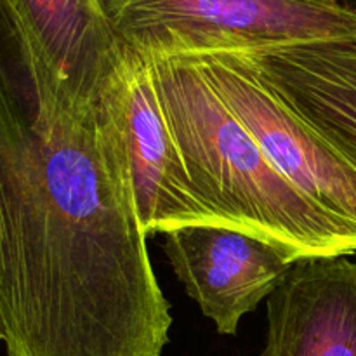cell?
<instances>
[{
    "label": "cell",
    "mask_w": 356,
    "mask_h": 356,
    "mask_svg": "<svg viewBox=\"0 0 356 356\" xmlns=\"http://www.w3.org/2000/svg\"><path fill=\"white\" fill-rule=\"evenodd\" d=\"M108 80L63 72L0 0V341L7 356H162L172 325Z\"/></svg>",
    "instance_id": "obj_1"
},
{
    "label": "cell",
    "mask_w": 356,
    "mask_h": 356,
    "mask_svg": "<svg viewBox=\"0 0 356 356\" xmlns=\"http://www.w3.org/2000/svg\"><path fill=\"white\" fill-rule=\"evenodd\" d=\"M33 40L68 75L108 80L120 73L127 45L97 0H7Z\"/></svg>",
    "instance_id": "obj_9"
},
{
    "label": "cell",
    "mask_w": 356,
    "mask_h": 356,
    "mask_svg": "<svg viewBox=\"0 0 356 356\" xmlns=\"http://www.w3.org/2000/svg\"><path fill=\"white\" fill-rule=\"evenodd\" d=\"M183 56L193 59L232 113L301 193L356 226V160L320 134L233 54Z\"/></svg>",
    "instance_id": "obj_4"
},
{
    "label": "cell",
    "mask_w": 356,
    "mask_h": 356,
    "mask_svg": "<svg viewBox=\"0 0 356 356\" xmlns=\"http://www.w3.org/2000/svg\"><path fill=\"white\" fill-rule=\"evenodd\" d=\"M141 54L184 165L222 226L259 236L298 261L356 252V226L320 207L278 170L193 59Z\"/></svg>",
    "instance_id": "obj_2"
},
{
    "label": "cell",
    "mask_w": 356,
    "mask_h": 356,
    "mask_svg": "<svg viewBox=\"0 0 356 356\" xmlns=\"http://www.w3.org/2000/svg\"><path fill=\"white\" fill-rule=\"evenodd\" d=\"M120 122L143 235L148 238L188 225H221L184 165L145 56L129 45Z\"/></svg>",
    "instance_id": "obj_6"
},
{
    "label": "cell",
    "mask_w": 356,
    "mask_h": 356,
    "mask_svg": "<svg viewBox=\"0 0 356 356\" xmlns=\"http://www.w3.org/2000/svg\"><path fill=\"white\" fill-rule=\"evenodd\" d=\"M162 235L177 280L225 336L236 334L240 320L277 291L298 261L229 226L188 225Z\"/></svg>",
    "instance_id": "obj_5"
},
{
    "label": "cell",
    "mask_w": 356,
    "mask_h": 356,
    "mask_svg": "<svg viewBox=\"0 0 356 356\" xmlns=\"http://www.w3.org/2000/svg\"><path fill=\"white\" fill-rule=\"evenodd\" d=\"M209 52L238 58L268 89L356 160V42L250 44Z\"/></svg>",
    "instance_id": "obj_7"
},
{
    "label": "cell",
    "mask_w": 356,
    "mask_h": 356,
    "mask_svg": "<svg viewBox=\"0 0 356 356\" xmlns=\"http://www.w3.org/2000/svg\"><path fill=\"white\" fill-rule=\"evenodd\" d=\"M302 2H313V3H325V6H344L353 9L351 2H356V0H302ZM356 10V9H355Z\"/></svg>",
    "instance_id": "obj_10"
},
{
    "label": "cell",
    "mask_w": 356,
    "mask_h": 356,
    "mask_svg": "<svg viewBox=\"0 0 356 356\" xmlns=\"http://www.w3.org/2000/svg\"><path fill=\"white\" fill-rule=\"evenodd\" d=\"M261 356H356V263L346 256L296 261L268 298Z\"/></svg>",
    "instance_id": "obj_8"
},
{
    "label": "cell",
    "mask_w": 356,
    "mask_h": 356,
    "mask_svg": "<svg viewBox=\"0 0 356 356\" xmlns=\"http://www.w3.org/2000/svg\"><path fill=\"white\" fill-rule=\"evenodd\" d=\"M124 44L145 54H198L284 42H356V10L302 0H97Z\"/></svg>",
    "instance_id": "obj_3"
}]
</instances>
